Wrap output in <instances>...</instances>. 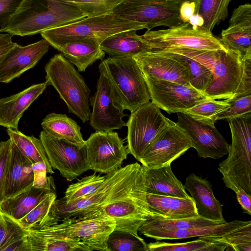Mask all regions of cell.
Returning a JSON list of instances; mask_svg holds the SVG:
<instances>
[{
  "label": "cell",
  "mask_w": 251,
  "mask_h": 251,
  "mask_svg": "<svg viewBox=\"0 0 251 251\" xmlns=\"http://www.w3.org/2000/svg\"><path fill=\"white\" fill-rule=\"evenodd\" d=\"M142 168V165L135 162L106 174V177L100 186L85 198L67 203L56 199L48 216L50 226L63 219L80 217L95 210L126 191L133 183Z\"/></svg>",
  "instance_id": "4"
},
{
  "label": "cell",
  "mask_w": 251,
  "mask_h": 251,
  "mask_svg": "<svg viewBox=\"0 0 251 251\" xmlns=\"http://www.w3.org/2000/svg\"><path fill=\"white\" fill-rule=\"evenodd\" d=\"M87 161L90 170L108 174L121 167L128 152L117 132L96 131L85 140Z\"/></svg>",
  "instance_id": "13"
},
{
  "label": "cell",
  "mask_w": 251,
  "mask_h": 251,
  "mask_svg": "<svg viewBox=\"0 0 251 251\" xmlns=\"http://www.w3.org/2000/svg\"><path fill=\"white\" fill-rule=\"evenodd\" d=\"M85 17L75 7L59 0H24L3 32L32 35Z\"/></svg>",
  "instance_id": "3"
},
{
  "label": "cell",
  "mask_w": 251,
  "mask_h": 251,
  "mask_svg": "<svg viewBox=\"0 0 251 251\" xmlns=\"http://www.w3.org/2000/svg\"><path fill=\"white\" fill-rule=\"evenodd\" d=\"M50 45L43 38L25 46L16 44L0 63V82L9 83L34 67L47 53Z\"/></svg>",
  "instance_id": "19"
},
{
  "label": "cell",
  "mask_w": 251,
  "mask_h": 251,
  "mask_svg": "<svg viewBox=\"0 0 251 251\" xmlns=\"http://www.w3.org/2000/svg\"><path fill=\"white\" fill-rule=\"evenodd\" d=\"M51 192L55 190L32 186L15 196L4 200L0 204V212L18 222Z\"/></svg>",
  "instance_id": "31"
},
{
  "label": "cell",
  "mask_w": 251,
  "mask_h": 251,
  "mask_svg": "<svg viewBox=\"0 0 251 251\" xmlns=\"http://www.w3.org/2000/svg\"><path fill=\"white\" fill-rule=\"evenodd\" d=\"M133 58L144 76L191 86L188 72L176 60L155 50L139 53Z\"/></svg>",
  "instance_id": "20"
},
{
  "label": "cell",
  "mask_w": 251,
  "mask_h": 251,
  "mask_svg": "<svg viewBox=\"0 0 251 251\" xmlns=\"http://www.w3.org/2000/svg\"><path fill=\"white\" fill-rule=\"evenodd\" d=\"M250 94H251V54L246 55L243 57L242 83L237 96L234 98Z\"/></svg>",
  "instance_id": "49"
},
{
  "label": "cell",
  "mask_w": 251,
  "mask_h": 251,
  "mask_svg": "<svg viewBox=\"0 0 251 251\" xmlns=\"http://www.w3.org/2000/svg\"><path fill=\"white\" fill-rule=\"evenodd\" d=\"M230 104L229 108L217 116V120H228L251 114V94L235 98L226 99Z\"/></svg>",
  "instance_id": "45"
},
{
  "label": "cell",
  "mask_w": 251,
  "mask_h": 251,
  "mask_svg": "<svg viewBox=\"0 0 251 251\" xmlns=\"http://www.w3.org/2000/svg\"><path fill=\"white\" fill-rule=\"evenodd\" d=\"M79 72H85L94 62L102 60L105 52L100 43L94 39H79L64 41L54 47Z\"/></svg>",
  "instance_id": "26"
},
{
  "label": "cell",
  "mask_w": 251,
  "mask_h": 251,
  "mask_svg": "<svg viewBox=\"0 0 251 251\" xmlns=\"http://www.w3.org/2000/svg\"><path fill=\"white\" fill-rule=\"evenodd\" d=\"M4 141L0 142V150L1 149V148H2V146H3V144H4Z\"/></svg>",
  "instance_id": "55"
},
{
  "label": "cell",
  "mask_w": 251,
  "mask_h": 251,
  "mask_svg": "<svg viewBox=\"0 0 251 251\" xmlns=\"http://www.w3.org/2000/svg\"><path fill=\"white\" fill-rule=\"evenodd\" d=\"M141 36L151 50L171 48L228 49L211 31L203 27L194 29L188 22L168 29L147 30Z\"/></svg>",
  "instance_id": "9"
},
{
  "label": "cell",
  "mask_w": 251,
  "mask_h": 251,
  "mask_svg": "<svg viewBox=\"0 0 251 251\" xmlns=\"http://www.w3.org/2000/svg\"><path fill=\"white\" fill-rule=\"evenodd\" d=\"M222 224L199 216L196 217L176 220H151L145 222L138 229L142 232L161 229H178L201 227Z\"/></svg>",
  "instance_id": "39"
},
{
  "label": "cell",
  "mask_w": 251,
  "mask_h": 251,
  "mask_svg": "<svg viewBox=\"0 0 251 251\" xmlns=\"http://www.w3.org/2000/svg\"><path fill=\"white\" fill-rule=\"evenodd\" d=\"M251 224V221L235 220L218 225L186 229L149 230L141 234L158 241L182 239L195 237H219Z\"/></svg>",
  "instance_id": "24"
},
{
  "label": "cell",
  "mask_w": 251,
  "mask_h": 251,
  "mask_svg": "<svg viewBox=\"0 0 251 251\" xmlns=\"http://www.w3.org/2000/svg\"><path fill=\"white\" fill-rule=\"evenodd\" d=\"M191 148L192 144L189 137L176 123L171 121L157 135L138 161L148 169L171 165Z\"/></svg>",
  "instance_id": "14"
},
{
  "label": "cell",
  "mask_w": 251,
  "mask_h": 251,
  "mask_svg": "<svg viewBox=\"0 0 251 251\" xmlns=\"http://www.w3.org/2000/svg\"><path fill=\"white\" fill-rule=\"evenodd\" d=\"M237 200L244 213L251 215V195L242 189H239L235 192Z\"/></svg>",
  "instance_id": "51"
},
{
  "label": "cell",
  "mask_w": 251,
  "mask_h": 251,
  "mask_svg": "<svg viewBox=\"0 0 251 251\" xmlns=\"http://www.w3.org/2000/svg\"><path fill=\"white\" fill-rule=\"evenodd\" d=\"M41 140L52 169L57 170L67 181H71L90 170L85 144L79 146L65 140L52 137L43 130Z\"/></svg>",
  "instance_id": "15"
},
{
  "label": "cell",
  "mask_w": 251,
  "mask_h": 251,
  "mask_svg": "<svg viewBox=\"0 0 251 251\" xmlns=\"http://www.w3.org/2000/svg\"><path fill=\"white\" fill-rule=\"evenodd\" d=\"M13 36L8 33L0 34V63L6 54L17 44L12 41Z\"/></svg>",
  "instance_id": "50"
},
{
  "label": "cell",
  "mask_w": 251,
  "mask_h": 251,
  "mask_svg": "<svg viewBox=\"0 0 251 251\" xmlns=\"http://www.w3.org/2000/svg\"><path fill=\"white\" fill-rule=\"evenodd\" d=\"M46 82L56 90L66 104L69 113L83 123L91 115L90 90L83 77L62 53L56 54L46 64Z\"/></svg>",
  "instance_id": "7"
},
{
  "label": "cell",
  "mask_w": 251,
  "mask_h": 251,
  "mask_svg": "<svg viewBox=\"0 0 251 251\" xmlns=\"http://www.w3.org/2000/svg\"><path fill=\"white\" fill-rule=\"evenodd\" d=\"M227 121L232 142L218 170L227 188L235 193L241 188L251 195V114Z\"/></svg>",
  "instance_id": "6"
},
{
  "label": "cell",
  "mask_w": 251,
  "mask_h": 251,
  "mask_svg": "<svg viewBox=\"0 0 251 251\" xmlns=\"http://www.w3.org/2000/svg\"><path fill=\"white\" fill-rule=\"evenodd\" d=\"M78 9L86 17L112 12L123 0H59Z\"/></svg>",
  "instance_id": "43"
},
{
  "label": "cell",
  "mask_w": 251,
  "mask_h": 251,
  "mask_svg": "<svg viewBox=\"0 0 251 251\" xmlns=\"http://www.w3.org/2000/svg\"><path fill=\"white\" fill-rule=\"evenodd\" d=\"M9 138L20 151L33 164L42 162L45 164L47 174H53L43 144L40 139L27 136L18 130L7 128Z\"/></svg>",
  "instance_id": "33"
},
{
  "label": "cell",
  "mask_w": 251,
  "mask_h": 251,
  "mask_svg": "<svg viewBox=\"0 0 251 251\" xmlns=\"http://www.w3.org/2000/svg\"><path fill=\"white\" fill-rule=\"evenodd\" d=\"M171 121L151 101L131 112L126 123L128 153L138 161L157 135Z\"/></svg>",
  "instance_id": "11"
},
{
  "label": "cell",
  "mask_w": 251,
  "mask_h": 251,
  "mask_svg": "<svg viewBox=\"0 0 251 251\" xmlns=\"http://www.w3.org/2000/svg\"><path fill=\"white\" fill-rule=\"evenodd\" d=\"M176 124L190 138L199 157L218 159L227 154L229 144L217 129L183 112L177 113Z\"/></svg>",
  "instance_id": "17"
},
{
  "label": "cell",
  "mask_w": 251,
  "mask_h": 251,
  "mask_svg": "<svg viewBox=\"0 0 251 251\" xmlns=\"http://www.w3.org/2000/svg\"><path fill=\"white\" fill-rule=\"evenodd\" d=\"M251 5L245 3L235 8L229 26L221 32L222 43L228 49L243 56L251 54Z\"/></svg>",
  "instance_id": "21"
},
{
  "label": "cell",
  "mask_w": 251,
  "mask_h": 251,
  "mask_svg": "<svg viewBox=\"0 0 251 251\" xmlns=\"http://www.w3.org/2000/svg\"><path fill=\"white\" fill-rule=\"evenodd\" d=\"M98 68L107 79L115 100L124 110L132 112L150 102L147 84L133 57L109 56L101 60Z\"/></svg>",
  "instance_id": "5"
},
{
  "label": "cell",
  "mask_w": 251,
  "mask_h": 251,
  "mask_svg": "<svg viewBox=\"0 0 251 251\" xmlns=\"http://www.w3.org/2000/svg\"><path fill=\"white\" fill-rule=\"evenodd\" d=\"M28 230L0 212V251H19Z\"/></svg>",
  "instance_id": "37"
},
{
  "label": "cell",
  "mask_w": 251,
  "mask_h": 251,
  "mask_svg": "<svg viewBox=\"0 0 251 251\" xmlns=\"http://www.w3.org/2000/svg\"><path fill=\"white\" fill-rule=\"evenodd\" d=\"M34 173V182L33 186L55 190V187L53 178L47 176V169L45 164L39 162L32 164Z\"/></svg>",
  "instance_id": "47"
},
{
  "label": "cell",
  "mask_w": 251,
  "mask_h": 251,
  "mask_svg": "<svg viewBox=\"0 0 251 251\" xmlns=\"http://www.w3.org/2000/svg\"><path fill=\"white\" fill-rule=\"evenodd\" d=\"M148 251H224L227 245L209 237L184 243H167L156 241L147 244Z\"/></svg>",
  "instance_id": "35"
},
{
  "label": "cell",
  "mask_w": 251,
  "mask_h": 251,
  "mask_svg": "<svg viewBox=\"0 0 251 251\" xmlns=\"http://www.w3.org/2000/svg\"><path fill=\"white\" fill-rule=\"evenodd\" d=\"M155 50L163 52L185 67L189 73L191 86L204 94L213 79L212 74L208 68L189 57L162 50Z\"/></svg>",
  "instance_id": "34"
},
{
  "label": "cell",
  "mask_w": 251,
  "mask_h": 251,
  "mask_svg": "<svg viewBox=\"0 0 251 251\" xmlns=\"http://www.w3.org/2000/svg\"><path fill=\"white\" fill-rule=\"evenodd\" d=\"M136 30L120 32L106 38L100 43L102 50L110 56L133 57L151 49Z\"/></svg>",
  "instance_id": "30"
},
{
  "label": "cell",
  "mask_w": 251,
  "mask_h": 251,
  "mask_svg": "<svg viewBox=\"0 0 251 251\" xmlns=\"http://www.w3.org/2000/svg\"><path fill=\"white\" fill-rule=\"evenodd\" d=\"M47 86L46 81L34 84L16 94L0 99V126L18 130L19 122L24 112Z\"/></svg>",
  "instance_id": "23"
},
{
  "label": "cell",
  "mask_w": 251,
  "mask_h": 251,
  "mask_svg": "<svg viewBox=\"0 0 251 251\" xmlns=\"http://www.w3.org/2000/svg\"><path fill=\"white\" fill-rule=\"evenodd\" d=\"M60 222L61 223L42 228L56 236L79 241L91 251H108L107 242L109 234L115 228L114 220L108 218L79 219L72 217Z\"/></svg>",
  "instance_id": "12"
},
{
  "label": "cell",
  "mask_w": 251,
  "mask_h": 251,
  "mask_svg": "<svg viewBox=\"0 0 251 251\" xmlns=\"http://www.w3.org/2000/svg\"><path fill=\"white\" fill-rule=\"evenodd\" d=\"M146 195L147 187L143 166L134 181L126 191L93 212L75 218L79 219H112L116 222L114 230L137 234L140 227L148 221L167 220L165 216L151 208L147 202Z\"/></svg>",
  "instance_id": "1"
},
{
  "label": "cell",
  "mask_w": 251,
  "mask_h": 251,
  "mask_svg": "<svg viewBox=\"0 0 251 251\" xmlns=\"http://www.w3.org/2000/svg\"><path fill=\"white\" fill-rule=\"evenodd\" d=\"M170 52L189 57L202 64L212 73L213 79L204 95L209 99L235 97L243 76V56L230 49L197 50L172 48Z\"/></svg>",
  "instance_id": "2"
},
{
  "label": "cell",
  "mask_w": 251,
  "mask_h": 251,
  "mask_svg": "<svg viewBox=\"0 0 251 251\" xmlns=\"http://www.w3.org/2000/svg\"><path fill=\"white\" fill-rule=\"evenodd\" d=\"M89 103L92 107L90 125L95 131L114 130L126 126L123 118L127 115L115 100L107 79L101 74L97 81L96 91L90 97Z\"/></svg>",
  "instance_id": "18"
},
{
  "label": "cell",
  "mask_w": 251,
  "mask_h": 251,
  "mask_svg": "<svg viewBox=\"0 0 251 251\" xmlns=\"http://www.w3.org/2000/svg\"><path fill=\"white\" fill-rule=\"evenodd\" d=\"M146 29L145 25L123 18L113 12L98 16L87 17L75 22L40 33L42 38L54 47L64 41L91 39L100 44L108 37L127 30Z\"/></svg>",
  "instance_id": "8"
},
{
  "label": "cell",
  "mask_w": 251,
  "mask_h": 251,
  "mask_svg": "<svg viewBox=\"0 0 251 251\" xmlns=\"http://www.w3.org/2000/svg\"><path fill=\"white\" fill-rule=\"evenodd\" d=\"M209 237L227 244L226 251H251V224L222 237Z\"/></svg>",
  "instance_id": "44"
},
{
  "label": "cell",
  "mask_w": 251,
  "mask_h": 251,
  "mask_svg": "<svg viewBox=\"0 0 251 251\" xmlns=\"http://www.w3.org/2000/svg\"><path fill=\"white\" fill-rule=\"evenodd\" d=\"M144 168L147 193L179 198L189 196L171 165L152 169L144 166Z\"/></svg>",
  "instance_id": "28"
},
{
  "label": "cell",
  "mask_w": 251,
  "mask_h": 251,
  "mask_svg": "<svg viewBox=\"0 0 251 251\" xmlns=\"http://www.w3.org/2000/svg\"><path fill=\"white\" fill-rule=\"evenodd\" d=\"M24 0H0V32H3Z\"/></svg>",
  "instance_id": "48"
},
{
  "label": "cell",
  "mask_w": 251,
  "mask_h": 251,
  "mask_svg": "<svg viewBox=\"0 0 251 251\" xmlns=\"http://www.w3.org/2000/svg\"><path fill=\"white\" fill-rule=\"evenodd\" d=\"M195 3L194 1H185L182 2L179 7V15L183 23H188L190 18L195 13Z\"/></svg>",
  "instance_id": "52"
},
{
  "label": "cell",
  "mask_w": 251,
  "mask_h": 251,
  "mask_svg": "<svg viewBox=\"0 0 251 251\" xmlns=\"http://www.w3.org/2000/svg\"><path fill=\"white\" fill-rule=\"evenodd\" d=\"M56 198L55 192H50L40 203L18 222L27 230L38 229L46 226L50 208Z\"/></svg>",
  "instance_id": "42"
},
{
  "label": "cell",
  "mask_w": 251,
  "mask_h": 251,
  "mask_svg": "<svg viewBox=\"0 0 251 251\" xmlns=\"http://www.w3.org/2000/svg\"><path fill=\"white\" fill-rule=\"evenodd\" d=\"M44 131L54 138L65 140L79 146L85 144L77 123L66 114L51 113L43 119Z\"/></svg>",
  "instance_id": "32"
},
{
  "label": "cell",
  "mask_w": 251,
  "mask_h": 251,
  "mask_svg": "<svg viewBox=\"0 0 251 251\" xmlns=\"http://www.w3.org/2000/svg\"><path fill=\"white\" fill-rule=\"evenodd\" d=\"M188 23L192 25L194 29L198 27H202L204 24L203 18L199 14L194 13L191 16Z\"/></svg>",
  "instance_id": "53"
},
{
  "label": "cell",
  "mask_w": 251,
  "mask_h": 251,
  "mask_svg": "<svg viewBox=\"0 0 251 251\" xmlns=\"http://www.w3.org/2000/svg\"><path fill=\"white\" fill-rule=\"evenodd\" d=\"M12 141L9 138L4 142L0 151V204L4 200V188L9 165Z\"/></svg>",
  "instance_id": "46"
},
{
  "label": "cell",
  "mask_w": 251,
  "mask_h": 251,
  "mask_svg": "<svg viewBox=\"0 0 251 251\" xmlns=\"http://www.w3.org/2000/svg\"><path fill=\"white\" fill-rule=\"evenodd\" d=\"M231 0H194L195 13L204 20L202 27L211 31L214 26L228 16V7Z\"/></svg>",
  "instance_id": "36"
},
{
  "label": "cell",
  "mask_w": 251,
  "mask_h": 251,
  "mask_svg": "<svg viewBox=\"0 0 251 251\" xmlns=\"http://www.w3.org/2000/svg\"><path fill=\"white\" fill-rule=\"evenodd\" d=\"M32 164L12 141L10 159L4 188V200L15 196L33 185Z\"/></svg>",
  "instance_id": "25"
},
{
  "label": "cell",
  "mask_w": 251,
  "mask_h": 251,
  "mask_svg": "<svg viewBox=\"0 0 251 251\" xmlns=\"http://www.w3.org/2000/svg\"><path fill=\"white\" fill-rule=\"evenodd\" d=\"M169 1H174L176 2L181 3L182 2L185 1H194V0H167Z\"/></svg>",
  "instance_id": "54"
},
{
  "label": "cell",
  "mask_w": 251,
  "mask_h": 251,
  "mask_svg": "<svg viewBox=\"0 0 251 251\" xmlns=\"http://www.w3.org/2000/svg\"><path fill=\"white\" fill-rule=\"evenodd\" d=\"M183 186L194 201L199 216L221 223L226 222L222 205L215 197L208 180L193 173L187 177Z\"/></svg>",
  "instance_id": "22"
},
{
  "label": "cell",
  "mask_w": 251,
  "mask_h": 251,
  "mask_svg": "<svg viewBox=\"0 0 251 251\" xmlns=\"http://www.w3.org/2000/svg\"><path fill=\"white\" fill-rule=\"evenodd\" d=\"M151 102L169 114L182 112L208 99L192 87L144 76Z\"/></svg>",
  "instance_id": "16"
},
{
  "label": "cell",
  "mask_w": 251,
  "mask_h": 251,
  "mask_svg": "<svg viewBox=\"0 0 251 251\" xmlns=\"http://www.w3.org/2000/svg\"><path fill=\"white\" fill-rule=\"evenodd\" d=\"M147 201L154 210L167 220H176L199 216L193 199L190 196L179 198L147 192Z\"/></svg>",
  "instance_id": "29"
},
{
  "label": "cell",
  "mask_w": 251,
  "mask_h": 251,
  "mask_svg": "<svg viewBox=\"0 0 251 251\" xmlns=\"http://www.w3.org/2000/svg\"><path fill=\"white\" fill-rule=\"evenodd\" d=\"M107 245L108 251H148L147 243L138 234L125 231L114 230Z\"/></svg>",
  "instance_id": "41"
},
{
  "label": "cell",
  "mask_w": 251,
  "mask_h": 251,
  "mask_svg": "<svg viewBox=\"0 0 251 251\" xmlns=\"http://www.w3.org/2000/svg\"><path fill=\"white\" fill-rule=\"evenodd\" d=\"M230 106L226 99L217 100L206 99L182 112L198 121L214 126L218 115L227 110Z\"/></svg>",
  "instance_id": "38"
},
{
  "label": "cell",
  "mask_w": 251,
  "mask_h": 251,
  "mask_svg": "<svg viewBox=\"0 0 251 251\" xmlns=\"http://www.w3.org/2000/svg\"><path fill=\"white\" fill-rule=\"evenodd\" d=\"M106 175L101 176L96 173L84 176L70 185L66 190L65 196L59 199L62 202H69L85 198L95 192L103 183Z\"/></svg>",
  "instance_id": "40"
},
{
  "label": "cell",
  "mask_w": 251,
  "mask_h": 251,
  "mask_svg": "<svg viewBox=\"0 0 251 251\" xmlns=\"http://www.w3.org/2000/svg\"><path fill=\"white\" fill-rule=\"evenodd\" d=\"M180 4L167 0H123L113 12L145 25L149 31L157 26L172 28L183 24L179 12Z\"/></svg>",
  "instance_id": "10"
},
{
  "label": "cell",
  "mask_w": 251,
  "mask_h": 251,
  "mask_svg": "<svg viewBox=\"0 0 251 251\" xmlns=\"http://www.w3.org/2000/svg\"><path fill=\"white\" fill-rule=\"evenodd\" d=\"M92 251L83 243L59 237L43 228L28 230L21 243L20 251Z\"/></svg>",
  "instance_id": "27"
}]
</instances>
